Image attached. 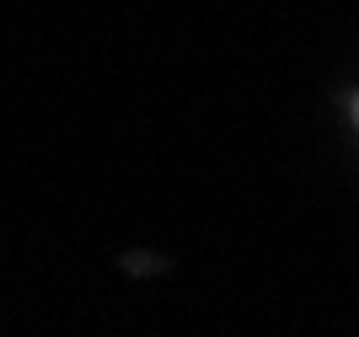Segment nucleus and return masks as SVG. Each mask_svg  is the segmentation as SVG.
Returning <instances> with one entry per match:
<instances>
[{"label":"nucleus","instance_id":"f257e3e1","mask_svg":"<svg viewBox=\"0 0 359 337\" xmlns=\"http://www.w3.org/2000/svg\"><path fill=\"white\" fill-rule=\"evenodd\" d=\"M354 118H359V102H354Z\"/></svg>","mask_w":359,"mask_h":337}]
</instances>
